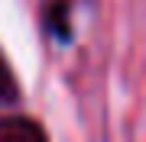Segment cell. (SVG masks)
<instances>
[{"mask_svg": "<svg viewBox=\"0 0 146 142\" xmlns=\"http://www.w3.org/2000/svg\"><path fill=\"white\" fill-rule=\"evenodd\" d=\"M16 97V84H13V74L7 68L3 55H0V100H13Z\"/></svg>", "mask_w": 146, "mask_h": 142, "instance_id": "cell-1", "label": "cell"}]
</instances>
